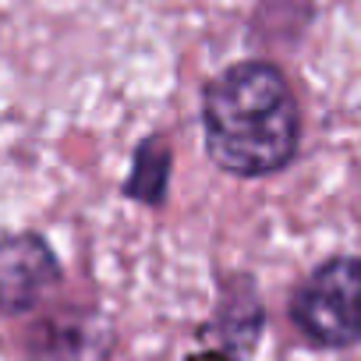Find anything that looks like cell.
I'll list each match as a JSON object with an SVG mask.
<instances>
[{"label": "cell", "instance_id": "2", "mask_svg": "<svg viewBox=\"0 0 361 361\" xmlns=\"http://www.w3.org/2000/svg\"><path fill=\"white\" fill-rule=\"evenodd\" d=\"M294 322L319 347L361 343V259L319 266L294 294Z\"/></svg>", "mask_w": 361, "mask_h": 361}, {"label": "cell", "instance_id": "6", "mask_svg": "<svg viewBox=\"0 0 361 361\" xmlns=\"http://www.w3.org/2000/svg\"><path fill=\"white\" fill-rule=\"evenodd\" d=\"M188 361H234L227 350H202V354H192Z\"/></svg>", "mask_w": 361, "mask_h": 361}, {"label": "cell", "instance_id": "4", "mask_svg": "<svg viewBox=\"0 0 361 361\" xmlns=\"http://www.w3.org/2000/svg\"><path fill=\"white\" fill-rule=\"evenodd\" d=\"M114 333L96 312H61L29 333V361H110Z\"/></svg>", "mask_w": 361, "mask_h": 361}, {"label": "cell", "instance_id": "3", "mask_svg": "<svg viewBox=\"0 0 361 361\" xmlns=\"http://www.w3.org/2000/svg\"><path fill=\"white\" fill-rule=\"evenodd\" d=\"M61 283V262L39 234L0 238V315L32 312Z\"/></svg>", "mask_w": 361, "mask_h": 361}, {"label": "cell", "instance_id": "5", "mask_svg": "<svg viewBox=\"0 0 361 361\" xmlns=\"http://www.w3.org/2000/svg\"><path fill=\"white\" fill-rule=\"evenodd\" d=\"M166 163H170L166 145H159V138H152V142L138 152L135 173H131V180H128L124 192L135 195V199H142V202H159V195H163V188H166Z\"/></svg>", "mask_w": 361, "mask_h": 361}, {"label": "cell", "instance_id": "1", "mask_svg": "<svg viewBox=\"0 0 361 361\" xmlns=\"http://www.w3.org/2000/svg\"><path fill=\"white\" fill-rule=\"evenodd\" d=\"M206 149L213 163L238 177H262L298 152L301 117L287 78L269 64H234L209 82Z\"/></svg>", "mask_w": 361, "mask_h": 361}]
</instances>
